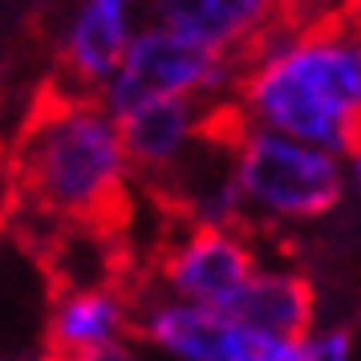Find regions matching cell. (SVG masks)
Here are the masks:
<instances>
[{
    "mask_svg": "<svg viewBox=\"0 0 361 361\" xmlns=\"http://www.w3.org/2000/svg\"><path fill=\"white\" fill-rule=\"evenodd\" d=\"M231 106L244 126L288 134L333 154L357 150L361 49L345 17L264 37L240 61Z\"/></svg>",
    "mask_w": 361,
    "mask_h": 361,
    "instance_id": "6da1fadb",
    "label": "cell"
},
{
    "mask_svg": "<svg viewBox=\"0 0 361 361\" xmlns=\"http://www.w3.org/2000/svg\"><path fill=\"white\" fill-rule=\"evenodd\" d=\"M29 215L61 228H114L126 215L134 171L118 122L94 94L61 90L37 106L13 159Z\"/></svg>",
    "mask_w": 361,
    "mask_h": 361,
    "instance_id": "7a4b0ae2",
    "label": "cell"
},
{
    "mask_svg": "<svg viewBox=\"0 0 361 361\" xmlns=\"http://www.w3.org/2000/svg\"><path fill=\"white\" fill-rule=\"evenodd\" d=\"M231 183L252 231L305 228L345 203L349 159L240 122L231 130Z\"/></svg>",
    "mask_w": 361,
    "mask_h": 361,
    "instance_id": "3957f363",
    "label": "cell"
},
{
    "mask_svg": "<svg viewBox=\"0 0 361 361\" xmlns=\"http://www.w3.org/2000/svg\"><path fill=\"white\" fill-rule=\"evenodd\" d=\"M240 78V61L215 49H203L187 37L171 33L163 25L134 29L118 69L102 82L94 98L114 118L163 98H191V102H228Z\"/></svg>",
    "mask_w": 361,
    "mask_h": 361,
    "instance_id": "277c9868",
    "label": "cell"
},
{
    "mask_svg": "<svg viewBox=\"0 0 361 361\" xmlns=\"http://www.w3.org/2000/svg\"><path fill=\"white\" fill-rule=\"evenodd\" d=\"M134 337L163 361H288L293 345L228 309L191 305L159 288L134 296Z\"/></svg>",
    "mask_w": 361,
    "mask_h": 361,
    "instance_id": "5b68a950",
    "label": "cell"
},
{
    "mask_svg": "<svg viewBox=\"0 0 361 361\" xmlns=\"http://www.w3.org/2000/svg\"><path fill=\"white\" fill-rule=\"evenodd\" d=\"M260 260V240L247 224H179L154 256V280L166 296L231 309Z\"/></svg>",
    "mask_w": 361,
    "mask_h": 361,
    "instance_id": "8992f818",
    "label": "cell"
},
{
    "mask_svg": "<svg viewBox=\"0 0 361 361\" xmlns=\"http://www.w3.org/2000/svg\"><path fill=\"white\" fill-rule=\"evenodd\" d=\"M154 25L244 61L264 37L288 29V0H142Z\"/></svg>",
    "mask_w": 361,
    "mask_h": 361,
    "instance_id": "52a82bcc",
    "label": "cell"
},
{
    "mask_svg": "<svg viewBox=\"0 0 361 361\" xmlns=\"http://www.w3.org/2000/svg\"><path fill=\"white\" fill-rule=\"evenodd\" d=\"M219 102H191V98H163L147 102L118 118V134H122V150L130 163L138 183H154L171 175L179 159L195 147L203 130L212 126Z\"/></svg>",
    "mask_w": 361,
    "mask_h": 361,
    "instance_id": "ba28073f",
    "label": "cell"
},
{
    "mask_svg": "<svg viewBox=\"0 0 361 361\" xmlns=\"http://www.w3.org/2000/svg\"><path fill=\"white\" fill-rule=\"evenodd\" d=\"M134 333V293L122 280L61 288L49 312L53 361L90 353L98 345L122 341Z\"/></svg>",
    "mask_w": 361,
    "mask_h": 361,
    "instance_id": "9c48e42d",
    "label": "cell"
},
{
    "mask_svg": "<svg viewBox=\"0 0 361 361\" xmlns=\"http://www.w3.org/2000/svg\"><path fill=\"white\" fill-rule=\"evenodd\" d=\"M142 0H82L66 29L61 66L73 82V94H98L122 61V49L138 29Z\"/></svg>",
    "mask_w": 361,
    "mask_h": 361,
    "instance_id": "30bf717a",
    "label": "cell"
},
{
    "mask_svg": "<svg viewBox=\"0 0 361 361\" xmlns=\"http://www.w3.org/2000/svg\"><path fill=\"white\" fill-rule=\"evenodd\" d=\"M228 312H235L240 321L264 329L272 337L293 341L317 321V284L296 264L264 256Z\"/></svg>",
    "mask_w": 361,
    "mask_h": 361,
    "instance_id": "8fae6325",
    "label": "cell"
},
{
    "mask_svg": "<svg viewBox=\"0 0 361 361\" xmlns=\"http://www.w3.org/2000/svg\"><path fill=\"white\" fill-rule=\"evenodd\" d=\"M288 361H357V337L341 321H333V325L312 321L300 337H293Z\"/></svg>",
    "mask_w": 361,
    "mask_h": 361,
    "instance_id": "7c38bea8",
    "label": "cell"
},
{
    "mask_svg": "<svg viewBox=\"0 0 361 361\" xmlns=\"http://www.w3.org/2000/svg\"><path fill=\"white\" fill-rule=\"evenodd\" d=\"M66 361H150V353H147V345L130 333V337H122V341L98 345V349L78 353V357H66Z\"/></svg>",
    "mask_w": 361,
    "mask_h": 361,
    "instance_id": "4fadbf2b",
    "label": "cell"
}]
</instances>
